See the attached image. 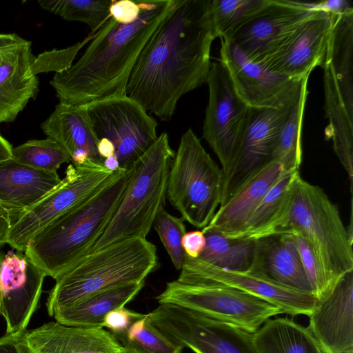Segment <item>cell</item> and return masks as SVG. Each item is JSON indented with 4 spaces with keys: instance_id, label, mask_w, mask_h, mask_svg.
<instances>
[{
    "instance_id": "1",
    "label": "cell",
    "mask_w": 353,
    "mask_h": 353,
    "mask_svg": "<svg viewBox=\"0 0 353 353\" xmlns=\"http://www.w3.org/2000/svg\"><path fill=\"white\" fill-rule=\"evenodd\" d=\"M211 0H174L129 76L125 94L168 121L183 94L207 82L215 39Z\"/></svg>"
},
{
    "instance_id": "2",
    "label": "cell",
    "mask_w": 353,
    "mask_h": 353,
    "mask_svg": "<svg viewBox=\"0 0 353 353\" xmlns=\"http://www.w3.org/2000/svg\"><path fill=\"white\" fill-rule=\"evenodd\" d=\"M139 1L140 13L135 21L122 24L110 17L94 33L77 62L54 75L50 83L59 102L82 105L126 95L128 78L140 52L174 3V0Z\"/></svg>"
},
{
    "instance_id": "3",
    "label": "cell",
    "mask_w": 353,
    "mask_h": 353,
    "mask_svg": "<svg viewBox=\"0 0 353 353\" xmlns=\"http://www.w3.org/2000/svg\"><path fill=\"white\" fill-rule=\"evenodd\" d=\"M129 176V169L114 172L99 190L37 233L24 254L56 280L92 252L117 208Z\"/></svg>"
},
{
    "instance_id": "4",
    "label": "cell",
    "mask_w": 353,
    "mask_h": 353,
    "mask_svg": "<svg viewBox=\"0 0 353 353\" xmlns=\"http://www.w3.org/2000/svg\"><path fill=\"white\" fill-rule=\"evenodd\" d=\"M155 245L132 238L92 252L56 279L46 301L50 316L98 293L145 281L158 268Z\"/></svg>"
},
{
    "instance_id": "5",
    "label": "cell",
    "mask_w": 353,
    "mask_h": 353,
    "mask_svg": "<svg viewBox=\"0 0 353 353\" xmlns=\"http://www.w3.org/2000/svg\"><path fill=\"white\" fill-rule=\"evenodd\" d=\"M294 233L302 236L312 250L325 299L341 278L353 271L352 234L323 189L303 180L300 174L288 215L277 234Z\"/></svg>"
},
{
    "instance_id": "6",
    "label": "cell",
    "mask_w": 353,
    "mask_h": 353,
    "mask_svg": "<svg viewBox=\"0 0 353 353\" xmlns=\"http://www.w3.org/2000/svg\"><path fill=\"white\" fill-rule=\"evenodd\" d=\"M174 154L167 133L163 132L132 164L123 196L92 252L123 239H146L157 212L164 205Z\"/></svg>"
},
{
    "instance_id": "7",
    "label": "cell",
    "mask_w": 353,
    "mask_h": 353,
    "mask_svg": "<svg viewBox=\"0 0 353 353\" xmlns=\"http://www.w3.org/2000/svg\"><path fill=\"white\" fill-rule=\"evenodd\" d=\"M223 172L191 128L171 161L166 196L181 217L198 228L207 226L220 205Z\"/></svg>"
},
{
    "instance_id": "8",
    "label": "cell",
    "mask_w": 353,
    "mask_h": 353,
    "mask_svg": "<svg viewBox=\"0 0 353 353\" xmlns=\"http://www.w3.org/2000/svg\"><path fill=\"white\" fill-rule=\"evenodd\" d=\"M146 314L169 341L195 353H257L253 333L230 323L170 303Z\"/></svg>"
},
{
    "instance_id": "9",
    "label": "cell",
    "mask_w": 353,
    "mask_h": 353,
    "mask_svg": "<svg viewBox=\"0 0 353 353\" xmlns=\"http://www.w3.org/2000/svg\"><path fill=\"white\" fill-rule=\"evenodd\" d=\"M158 302L186 307L254 333L267 320L281 314L276 306L259 297L225 285L168 282Z\"/></svg>"
},
{
    "instance_id": "10",
    "label": "cell",
    "mask_w": 353,
    "mask_h": 353,
    "mask_svg": "<svg viewBox=\"0 0 353 353\" xmlns=\"http://www.w3.org/2000/svg\"><path fill=\"white\" fill-rule=\"evenodd\" d=\"M86 110L97 140L112 143L121 169H129L157 139L156 120L126 95L91 102Z\"/></svg>"
},
{
    "instance_id": "11",
    "label": "cell",
    "mask_w": 353,
    "mask_h": 353,
    "mask_svg": "<svg viewBox=\"0 0 353 353\" xmlns=\"http://www.w3.org/2000/svg\"><path fill=\"white\" fill-rule=\"evenodd\" d=\"M114 172L103 165L70 163L59 185L18 215L9 230L6 243L24 252L28 243L37 233L99 190L111 179Z\"/></svg>"
},
{
    "instance_id": "12",
    "label": "cell",
    "mask_w": 353,
    "mask_h": 353,
    "mask_svg": "<svg viewBox=\"0 0 353 353\" xmlns=\"http://www.w3.org/2000/svg\"><path fill=\"white\" fill-rule=\"evenodd\" d=\"M298 94L280 108L250 107L237 150L228 166L222 170L220 205L250 177L273 161L281 130Z\"/></svg>"
},
{
    "instance_id": "13",
    "label": "cell",
    "mask_w": 353,
    "mask_h": 353,
    "mask_svg": "<svg viewBox=\"0 0 353 353\" xmlns=\"http://www.w3.org/2000/svg\"><path fill=\"white\" fill-rule=\"evenodd\" d=\"M180 271L176 280L179 283H214L230 286L266 301L282 313L290 315L309 316L320 302L315 294L278 284L254 269L243 272L228 270L185 254Z\"/></svg>"
},
{
    "instance_id": "14",
    "label": "cell",
    "mask_w": 353,
    "mask_h": 353,
    "mask_svg": "<svg viewBox=\"0 0 353 353\" xmlns=\"http://www.w3.org/2000/svg\"><path fill=\"white\" fill-rule=\"evenodd\" d=\"M206 83L209 99L203 138L216 154L223 170L237 150L250 106L238 95L228 71L220 61L211 62Z\"/></svg>"
},
{
    "instance_id": "15",
    "label": "cell",
    "mask_w": 353,
    "mask_h": 353,
    "mask_svg": "<svg viewBox=\"0 0 353 353\" xmlns=\"http://www.w3.org/2000/svg\"><path fill=\"white\" fill-rule=\"evenodd\" d=\"M235 90L250 107L280 108L297 96L301 80L274 73L248 59L233 42L221 39L220 60Z\"/></svg>"
},
{
    "instance_id": "16",
    "label": "cell",
    "mask_w": 353,
    "mask_h": 353,
    "mask_svg": "<svg viewBox=\"0 0 353 353\" xmlns=\"http://www.w3.org/2000/svg\"><path fill=\"white\" fill-rule=\"evenodd\" d=\"M315 12L303 2L271 0L225 41L236 44L250 60L263 63Z\"/></svg>"
},
{
    "instance_id": "17",
    "label": "cell",
    "mask_w": 353,
    "mask_h": 353,
    "mask_svg": "<svg viewBox=\"0 0 353 353\" xmlns=\"http://www.w3.org/2000/svg\"><path fill=\"white\" fill-rule=\"evenodd\" d=\"M46 273L24 252L8 251L0 270V301L6 333L26 330L37 308Z\"/></svg>"
},
{
    "instance_id": "18",
    "label": "cell",
    "mask_w": 353,
    "mask_h": 353,
    "mask_svg": "<svg viewBox=\"0 0 353 353\" xmlns=\"http://www.w3.org/2000/svg\"><path fill=\"white\" fill-rule=\"evenodd\" d=\"M331 26L332 15L316 11L262 63L290 79L309 77L323 62Z\"/></svg>"
},
{
    "instance_id": "19",
    "label": "cell",
    "mask_w": 353,
    "mask_h": 353,
    "mask_svg": "<svg viewBox=\"0 0 353 353\" xmlns=\"http://www.w3.org/2000/svg\"><path fill=\"white\" fill-rule=\"evenodd\" d=\"M0 123L12 122L39 92L32 71L35 59L31 42L19 35L0 33Z\"/></svg>"
},
{
    "instance_id": "20",
    "label": "cell",
    "mask_w": 353,
    "mask_h": 353,
    "mask_svg": "<svg viewBox=\"0 0 353 353\" xmlns=\"http://www.w3.org/2000/svg\"><path fill=\"white\" fill-rule=\"evenodd\" d=\"M307 327L325 353L353 350V271L309 315Z\"/></svg>"
},
{
    "instance_id": "21",
    "label": "cell",
    "mask_w": 353,
    "mask_h": 353,
    "mask_svg": "<svg viewBox=\"0 0 353 353\" xmlns=\"http://www.w3.org/2000/svg\"><path fill=\"white\" fill-rule=\"evenodd\" d=\"M30 353H125L110 332L49 322L23 332Z\"/></svg>"
},
{
    "instance_id": "22",
    "label": "cell",
    "mask_w": 353,
    "mask_h": 353,
    "mask_svg": "<svg viewBox=\"0 0 353 353\" xmlns=\"http://www.w3.org/2000/svg\"><path fill=\"white\" fill-rule=\"evenodd\" d=\"M44 134L57 141L67 151L74 165L103 166L97 150L98 140L91 128L86 105L59 102L53 112L41 124Z\"/></svg>"
},
{
    "instance_id": "23",
    "label": "cell",
    "mask_w": 353,
    "mask_h": 353,
    "mask_svg": "<svg viewBox=\"0 0 353 353\" xmlns=\"http://www.w3.org/2000/svg\"><path fill=\"white\" fill-rule=\"evenodd\" d=\"M284 169L272 161L245 181L216 210L203 231L212 230L230 238L241 232Z\"/></svg>"
},
{
    "instance_id": "24",
    "label": "cell",
    "mask_w": 353,
    "mask_h": 353,
    "mask_svg": "<svg viewBox=\"0 0 353 353\" xmlns=\"http://www.w3.org/2000/svg\"><path fill=\"white\" fill-rule=\"evenodd\" d=\"M256 241L250 269L261 272L272 281L288 288L314 294L294 234H279Z\"/></svg>"
},
{
    "instance_id": "25",
    "label": "cell",
    "mask_w": 353,
    "mask_h": 353,
    "mask_svg": "<svg viewBox=\"0 0 353 353\" xmlns=\"http://www.w3.org/2000/svg\"><path fill=\"white\" fill-rule=\"evenodd\" d=\"M57 172L36 170L14 161L0 162V205L14 221L61 183Z\"/></svg>"
},
{
    "instance_id": "26",
    "label": "cell",
    "mask_w": 353,
    "mask_h": 353,
    "mask_svg": "<svg viewBox=\"0 0 353 353\" xmlns=\"http://www.w3.org/2000/svg\"><path fill=\"white\" fill-rule=\"evenodd\" d=\"M299 174V170L284 171L264 196L243 230L230 239L256 241L276 235L288 215Z\"/></svg>"
},
{
    "instance_id": "27",
    "label": "cell",
    "mask_w": 353,
    "mask_h": 353,
    "mask_svg": "<svg viewBox=\"0 0 353 353\" xmlns=\"http://www.w3.org/2000/svg\"><path fill=\"white\" fill-rule=\"evenodd\" d=\"M332 15V26L323 62L332 73L347 111L353 114V8Z\"/></svg>"
},
{
    "instance_id": "28",
    "label": "cell",
    "mask_w": 353,
    "mask_h": 353,
    "mask_svg": "<svg viewBox=\"0 0 353 353\" xmlns=\"http://www.w3.org/2000/svg\"><path fill=\"white\" fill-rule=\"evenodd\" d=\"M144 285L145 281L129 283L98 293L57 311L52 317L65 325L103 328L105 316L114 309L125 307Z\"/></svg>"
},
{
    "instance_id": "29",
    "label": "cell",
    "mask_w": 353,
    "mask_h": 353,
    "mask_svg": "<svg viewBox=\"0 0 353 353\" xmlns=\"http://www.w3.org/2000/svg\"><path fill=\"white\" fill-rule=\"evenodd\" d=\"M253 339L257 353H325L307 327L288 318L267 320Z\"/></svg>"
},
{
    "instance_id": "30",
    "label": "cell",
    "mask_w": 353,
    "mask_h": 353,
    "mask_svg": "<svg viewBox=\"0 0 353 353\" xmlns=\"http://www.w3.org/2000/svg\"><path fill=\"white\" fill-rule=\"evenodd\" d=\"M203 232L205 245L196 259L228 270L243 272L251 268L256 250V240L230 239L212 230Z\"/></svg>"
},
{
    "instance_id": "31",
    "label": "cell",
    "mask_w": 353,
    "mask_h": 353,
    "mask_svg": "<svg viewBox=\"0 0 353 353\" xmlns=\"http://www.w3.org/2000/svg\"><path fill=\"white\" fill-rule=\"evenodd\" d=\"M309 77L301 82L296 100L281 130L273 161L285 171L299 170L302 161L301 131L305 102L308 94Z\"/></svg>"
},
{
    "instance_id": "32",
    "label": "cell",
    "mask_w": 353,
    "mask_h": 353,
    "mask_svg": "<svg viewBox=\"0 0 353 353\" xmlns=\"http://www.w3.org/2000/svg\"><path fill=\"white\" fill-rule=\"evenodd\" d=\"M271 0H211L210 16L215 39L229 40L242 25L265 8Z\"/></svg>"
},
{
    "instance_id": "33",
    "label": "cell",
    "mask_w": 353,
    "mask_h": 353,
    "mask_svg": "<svg viewBox=\"0 0 353 353\" xmlns=\"http://www.w3.org/2000/svg\"><path fill=\"white\" fill-rule=\"evenodd\" d=\"M111 334L125 353H181L183 350L154 327L146 314L126 330Z\"/></svg>"
},
{
    "instance_id": "34",
    "label": "cell",
    "mask_w": 353,
    "mask_h": 353,
    "mask_svg": "<svg viewBox=\"0 0 353 353\" xmlns=\"http://www.w3.org/2000/svg\"><path fill=\"white\" fill-rule=\"evenodd\" d=\"M112 0H48L39 1L44 10L67 21L86 23L95 33L111 16Z\"/></svg>"
},
{
    "instance_id": "35",
    "label": "cell",
    "mask_w": 353,
    "mask_h": 353,
    "mask_svg": "<svg viewBox=\"0 0 353 353\" xmlns=\"http://www.w3.org/2000/svg\"><path fill=\"white\" fill-rule=\"evenodd\" d=\"M12 159L16 162L39 170L55 172L72 159L63 147L54 139H32L12 148Z\"/></svg>"
},
{
    "instance_id": "36",
    "label": "cell",
    "mask_w": 353,
    "mask_h": 353,
    "mask_svg": "<svg viewBox=\"0 0 353 353\" xmlns=\"http://www.w3.org/2000/svg\"><path fill=\"white\" fill-rule=\"evenodd\" d=\"M174 268L180 270L185 256L181 240L185 234L184 219L169 214L163 207L157 212L152 224Z\"/></svg>"
},
{
    "instance_id": "37",
    "label": "cell",
    "mask_w": 353,
    "mask_h": 353,
    "mask_svg": "<svg viewBox=\"0 0 353 353\" xmlns=\"http://www.w3.org/2000/svg\"><path fill=\"white\" fill-rule=\"evenodd\" d=\"M94 33L90 32L83 40L62 50H54L40 54L32 65V71L36 75L43 71L60 72L69 69L79 51L94 37Z\"/></svg>"
},
{
    "instance_id": "38",
    "label": "cell",
    "mask_w": 353,
    "mask_h": 353,
    "mask_svg": "<svg viewBox=\"0 0 353 353\" xmlns=\"http://www.w3.org/2000/svg\"><path fill=\"white\" fill-rule=\"evenodd\" d=\"M292 234L295 236L301 262L312 292L321 301L325 297L324 287L312 250L302 236L296 233Z\"/></svg>"
},
{
    "instance_id": "39",
    "label": "cell",
    "mask_w": 353,
    "mask_h": 353,
    "mask_svg": "<svg viewBox=\"0 0 353 353\" xmlns=\"http://www.w3.org/2000/svg\"><path fill=\"white\" fill-rule=\"evenodd\" d=\"M143 314L125 308L119 307L109 312L104 317L103 327L108 328L110 332H119L126 330Z\"/></svg>"
},
{
    "instance_id": "40",
    "label": "cell",
    "mask_w": 353,
    "mask_h": 353,
    "mask_svg": "<svg viewBox=\"0 0 353 353\" xmlns=\"http://www.w3.org/2000/svg\"><path fill=\"white\" fill-rule=\"evenodd\" d=\"M110 13L116 21L122 24L133 23L140 13L139 0H112L110 8Z\"/></svg>"
},
{
    "instance_id": "41",
    "label": "cell",
    "mask_w": 353,
    "mask_h": 353,
    "mask_svg": "<svg viewBox=\"0 0 353 353\" xmlns=\"http://www.w3.org/2000/svg\"><path fill=\"white\" fill-rule=\"evenodd\" d=\"M205 237L202 230H194L182 237L181 246L185 254L192 259H196L203 252L205 245Z\"/></svg>"
},
{
    "instance_id": "42",
    "label": "cell",
    "mask_w": 353,
    "mask_h": 353,
    "mask_svg": "<svg viewBox=\"0 0 353 353\" xmlns=\"http://www.w3.org/2000/svg\"><path fill=\"white\" fill-rule=\"evenodd\" d=\"M23 332L6 333L0 337V353H30L23 339Z\"/></svg>"
},
{
    "instance_id": "43",
    "label": "cell",
    "mask_w": 353,
    "mask_h": 353,
    "mask_svg": "<svg viewBox=\"0 0 353 353\" xmlns=\"http://www.w3.org/2000/svg\"><path fill=\"white\" fill-rule=\"evenodd\" d=\"M307 8L316 11H323L330 14H342L353 8L352 3L346 0H329L318 2H303Z\"/></svg>"
},
{
    "instance_id": "44",
    "label": "cell",
    "mask_w": 353,
    "mask_h": 353,
    "mask_svg": "<svg viewBox=\"0 0 353 353\" xmlns=\"http://www.w3.org/2000/svg\"><path fill=\"white\" fill-rule=\"evenodd\" d=\"M14 221L12 213L0 205V245L6 243L8 234Z\"/></svg>"
},
{
    "instance_id": "45",
    "label": "cell",
    "mask_w": 353,
    "mask_h": 353,
    "mask_svg": "<svg viewBox=\"0 0 353 353\" xmlns=\"http://www.w3.org/2000/svg\"><path fill=\"white\" fill-rule=\"evenodd\" d=\"M97 150L99 156L103 160L115 154L114 145L106 139H100L98 140Z\"/></svg>"
},
{
    "instance_id": "46",
    "label": "cell",
    "mask_w": 353,
    "mask_h": 353,
    "mask_svg": "<svg viewBox=\"0 0 353 353\" xmlns=\"http://www.w3.org/2000/svg\"><path fill=\"white\" fill-rule=\"evenodd\" d=\"M12 147L0 134V162L12 158Z\"/></svg>"
},
{
    "instance_id": "47",
    "label": "cell",
    "mask_w": 353,
    "mask_h": 353,
    "mask_svg": "<svg viewBox=\"0 0 353 353\" xmlns=\"http://www.w3.org/2000/svg\"><path fill=\"white\" fill-rule=\"evenodd\" d=\"M103 166L110 172H116L121 168L116 154H113L103 160Z\"/></svg>"
},
{
    "instance_id": "48",
    "label": "cell",
    "mask_w": 353,
    "mask_h": 353,
    "mask_svg": "<svg viewBox=\"0 0 353 353\" xmlns=\"http://www.w3.org/2000/svg\"><path fill=\"white\" fill-rule=\"evenodd\" d=\"M1 246H2V245H0V270H1V263H2V260L3 258V255H4L1 250ZM1 314H2V310H1V301H0V315H1Z\"/></svg>"
},
{
    "instance_id": "49",
    "label": "cell",
    "mask_w": 353,
    "mask_h": 353,
    "mask_svg": "<svg viewBox=\"0 0 353 353\" xmlns=\"http://www.w3.org/2000/svg\"><path fill=\"white\" fill-rule=\"evenodd\" d=\"M340 353H353V350L343 352H340Z\"/></svg>"
},
{
    "instance_id": "50",
    "label": "cell",
    "mask_w": 353,
    "mask_h": 353,
    "mask_svg": "<svg viewBox=\"0 0 353 353\" xmlns=\"http://www.w3.org/2000/svg\"><path fill=\"white\" fill-rule=\"evenodd\" d=\"M1 56H0V63H1Z\"/></svg>"
}]
</instances>
